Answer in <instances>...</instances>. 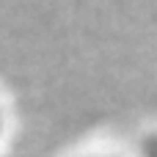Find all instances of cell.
<instances>
[{
    "mask_svg": "<svg viewBox=\"0 0 157 157\" xmlns=\"http://www.w3.org/2000/svg\"><path fill=\"white\" fill-rule=\"evenodd\" d=\"M0 127H3V121H0Z\"/></svg>",
    "mask_w": 157,
    "mask_h": 157,
    "instance_id": "6da1fadb",
    "label": "cell"
}]
</instances>
